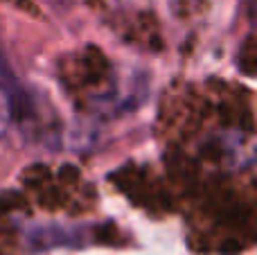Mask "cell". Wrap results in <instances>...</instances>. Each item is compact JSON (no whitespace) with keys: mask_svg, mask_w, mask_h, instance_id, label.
Instances as JSON below:
<instances>
[{"mask_svg":"<svg viewBox=\"0 0 257 255\" xmlns=\"http://www.w3.org/2000/svg\"><path fill=\"white\" fill-rule=\"evenodd\" d=\"M14 122V102L5 86H0V138H5Z\"/></svg>","mask_w":257,"mask_h":255,"instance_id":"6da1fadb","label":"cell"}]
</instances>
